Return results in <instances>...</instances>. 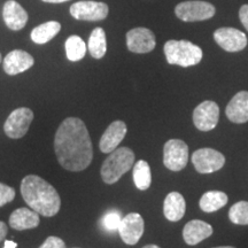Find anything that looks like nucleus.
<instances>
[{"label":"nucleus","mask_w":248,"mask_h":248,"mask_svg":"<svg viewBox=\"0 0 248 248\" xmlns=\"http://www.w3.org/2000/svg\"><path fill=\"white\" fill-rule=\"evenodd\" d=\"M156 45L153 31L147 28H135L126 33V46L133 53H150Z\"/></svg>","instance_id":"9b49d317"},{"label":"nucleus","mask_w":248,"mask_h":248,"mask_svg":"<svg viewBox=\"0 0 248 248\" xmlns=\"http://www.w3.org/2000/svg\"><path fill=\"white\" fill-rule=\"evenodd\" d=\"M228 203V195L221 191H208L201 197L199 206L204 213H214Z\"/></svg>","instance_id":"4be33fe9"},{"label":"nucleus","mask_w":248,"mask_h":248,"mask_svg":"<svg viewBox=\"0 0 248 248\" xmlns=\"http://www.w3.org/2000/svg\"><path fill=\"white\" fill-rule=\"evenodd\" d=\"M66 54L68 60L70 61H79L85 57L86 47L84 40L80 38L79 36H70L66 40Z\"/></svg>","instance_id":"393cba45"},{"label":"nucleus","mask_w":248,"mask_h":248,"mask_svg":"<svg viewBox=\"0 0 248 248\" xmlns=\"http://www.w3.org/2000/svg\"><path fill=\"white\" fill-rule=\"evenodd\" d=\"M15 198V190L11 186L0 183V207L13 201Z\"/></svg>","instance_id":"cd10ccee"},{"label":"nucleus","mask_w":248,"mask_h":248,"mask_svg":"<svg viewBox=\"0 0 248 248\" xmlns=\"http://www.w3.org/2000/svg\"><path fill=\"white\" fill-rule=\"evenodd\" d=\"M108 5L100 1H78L71 5L70 14L76 20L82 21H101L108 15Z\"/></svg>","instance_id":"1a4fd4ad"},{"label":"nucleus","mask_w":248,"mask_h":248,"mask_svg":"<svg viewBox=\"0 0 248 248\" xmlns=\"http://www.w3.org/2000/svg\"><path fill=\"white\" fill-rule=\"evenodd\" d=\"M126 131H128L126 124L123 121H114L113 123L109 124L99 141V147L102 153L109 154L115 151L125 137Z\"/></svg>","instance_id":"4468645a"},{"label":"nucleus","mask_w":248,"mask_h":248,"mask_svg":"<svg viewBox=\"0 0 248 248\" xmlns=\"http://www.w3.org/2000/svg\"><path fill=\"white\" fill-rule=\"evenodd\" d=\"M214 39L226 52H239L247 46L246 35L234 28H218L214 32Z\"/></svg>","instance_id":"ddd939ff"},{"label":"nucleus","mask_w":248,"mask_h":248,"mask_svg":"<svg viewBox=\"0 0 248 248\" xmlns=\"http://www.w3.org/2000/svg\"><path fill=\"white\" fill-rule=\"evenodd\" d=\"M225 114L233 123L248 122V91L238 92L226 106Z\"/></svg>","instance_id":"f3484780"},{"label":"nucleus","mask_w":248,"mask_h":248,"mask_svg":"<svg viewBox=\"0 0 248 248\" xmlns=\"http://www.w3.org/2000/svg\"><path fill=\"white\" fill-rule=\"evenodd\" d=\"M188 161V147L181 139H170L163 147V164L171 171H181Z\"/></svg>","instance_id":"423d86ee"},{"label":"nucleus","mask_w":248,"mask_h":248,"mask_svg":"<svg viewBox=\"0 0 248 248\" xmlns=\"http://www.w3.org/2000/svg\"><path fill=\"white\" fill-rule=\"evenodd\" d=\"M39 214L29 208H18L9 216V225L17 231L35 229L39 225Z\"/></svg>","instance_id":"6ab92c4d"},{"label":"nucleus","mask_w":248,"mask_h":248,"mask_svg":"<svg viewBox=\"0 0 248 248\" xmlns=\"http://www.w3.org/2000/svg\"><path fill=\"white\" fill-rule=\"evenodd\" d=\"M88 48L90 54L94 59H101L105 57L107 51V40L106 33L102 28H95L92 31L89 38Z\"/></svg>","instance_id":"5701e85b"},{"label":"nucleus","mask_w":248,"mask_h":248,"mask_svg":"<svg viewBox=\"0 0 248 248\" xmlns=\"http://www.w3.org/2000/svg\"><path fill=\"white\" fill-rule=\"evenodd\" d=\"M121 221H122L121 213L117 212V210H110L102 217L101 225L107 231H116L119 230Z\"/></svg>","instance_id":"bb28decb"},{"label":"nucleus","mask_w":248,"mask_h":248,"mask_svg":"<svg viewBox=\"0 0 248 248\" xmlns=\"http://www.w3.org/2000/svg\"><path fill=\"white\" fill-rule=\"evenodd\" d=\"M214 248H235V247H232V246H219V247H214Z\"/></svg>","instance_id":"f704fd0d"},{"label":"nucleus","mask_w":248,"mask_h":248,"mask_svg":"<svg viewBox=\"0 0 248 248\" xmlns=\"http://www.w3.org/2000/svg\"><path fill=\"white\" fill-rule=\"evenodd\" d=\"M135 163V153L128 147L116 148L109 153V156L101 166V178L106 184H114L125 172L132 168Z\"/></svg>","instance_id":"20e7f679"},{"label":"nucleus","mask_w":248,"mask_h":248,"mask_svg":"<svg viewBox=\"0 0 248 248\" xmlns=\"http://www.w3.org/2000/svg\"><path fill=\"white\" fill-rule=\"evenodd\" d=\"M213 234V226L208 223L200 221V219H193L186 223L183 229V238L184 241L190 246L198 245L201 241L209 238Z\"/></svg>","instance_id":"a211bd4d"},{"label":"nucleus","mask_w":248,"mask_h":248,"mask_svg":"<svg viewBox=\"0 0 248 248\" xmlns=\"http://www.w3.org/2000/svg\"><path fill=\"white\" fill-rule=\"evenodd\" d=\"M7 232H8V228L7 225H6V223L0 221V241L5 240L6 235H7Z\"/></svg>","instance_id":"7c9ffc66"},{"label":"nucleus","mask_w":248,"mask_h":248,"mask_svg":"<svg viewBox=\"0 0 248 248\" xmlns=\"http://www.w3.org/2000/svg\"><path fill=\"white\" fill-rule=\"evenodd\" d=\"M229 218L233 224L248 225V201H239L229 210Z\"/></svg>","instance_id":"a878e982"},{"label":"nucleus","mask_w":248,"mask_h":248,"mask_svg":"<svg viewBox=\"0 0 248 248\" xmlns=\"http://www.w3.org/2000/svg\"><path fill=\"white\" fill-rule=\"evenodd\" d=\"M142 248H161L157 246V245H146V246H144Z\"/></svg>","instance_id":"72a5a7b5"},{"label":"nucleus","mask_w":248,"mask_h":248,"mask_svg":"<svg viewBox=\"0 0 248 248\" xmlns=\"http://www.w3.org/2000/svg\"><path fill=\"white\" fill-rule=\"evenodd\" d=\"M239 20L248 31V5H243L239 9Z\"/></svg>","instance_id":"c756f323"},{"label":"nucleus","mask_w":248,"mask_h":248,"mask_svg":"<svg viewBox=\"0 0 248 248\" xmlns=\"http://www.w3.org/2000/svg\"><path fill=\"white\" fill-rule=\"evenodd\" d=\"M54 152L60 166L68 171H83L91 164L92 142L82 120L68 117L62 121L55 133Z\"/></svg>","instance_id":"f257e3e1"},{"label":"nucleus","mask_w":248,"mask_h":248,"mask_svg":"<svg viewBox=\"0 0 248 248\" xmlns=\"http://www.w3.org/2000/svg\"><path fill=\"white\" fill-rule=\"evenodd\" d=\"M39 248H66V244L61 238L51 235L42 244V246Z\"/></svg>","instance_id":"c85d7f7f"},{"label":"nucleus","mask_w":248,"mask_h":248,"mask_svg":"<svg viewBox=\"0 0 248 248\" xmlns=\"http://www.w3.org/2000/svg\"><path fill=\"white\" fill-rule=\"evenodd\" d=\"M186 202L184 197L178 192H170L163 202V213L170 222H178L185 215Z\"/></svg>","instance_id":"aec40b11"},{"label":"nucleus","mask_w":248,"mask_h":248,"mask_svg":"<svg viewBox=\"0 0 248 248\" xmlns=\"http://www.w3.org/2000/svg\"><path fill=\"white\" fill-rule=\"evenodd\" d=\"M219 119V108L215 101H203L198 105L193 111L195 128L200 131H210L215 129Z\"/></svg>","instance_id":"9d476101"},{"label":"nucleus","mask_w":248,"mask_h":248,"mask_svg":"<svg viewBox=\"0 0 248 248\" xmlns=\"http://www.w3.org/2000/svg\"><path fill=\"white\" fill-rule=\"evenodd\" d=\"M2 16L6 26L14 31L23 29L28 22L27 11L15 0H8L5 2Z\"/></svg>","instance_id":"dca6fc26"},{"label":"nucleus","mask_w":248,"mask_h":248,"mask_svg":"<svg viewBox=\"0 0 248 248\" xmlns=\"http://www.w3.org/2000/svg\"><path fill=\"white\" fill-rule=\"evenodd\" d=\"M21 194L28 206L39 215L52 217L60 210L61 198L58 191L39 176H26L21 182Z\"/></svg>","instance_id":"f03ea898"},{"label":"nucleus","mask_w":248,"mask_h":248,"mask_svg":"<svg viewBox=\"0 0 248 248\" xmlns=\"http://www.w3.org/2000/svg\"><path fill=\"white\" fill-rule=\"evenodd\" d=\"M216 9L212 4L201 0H191L178 4L175 7V14L184 22H198L212 18Z\"/></svg>","instance_id":"39448f33"},{"label":"nucleus","mask_w":248,"mask_h":248,"mask_svg":"<svg viewBox=\"0 0 248 248\" xmlns=\"http://www.w3.org/2000/svg\"><path fill=\"white\" fill-rule=\"evenodd\" d=\"M163 51L168 63L184 68L195 66L203 57L202 49L188 40H168Z\"/></svg>","instance_id":"7ed1b4c3"},{"label":"nucleus","mask_w":248,"mask_h":248,"mask_svg":"<svg viewBox=\"0 0 248 248\" xmlns=\"http://www.w3.org/2000/svg\"><path fill=\"white\" fill-rule=\"evenodd\" d=\"M144 230L145 222L140 214L130 213L122 217L117 231H119L121 239L126 245H136L144 234Z\"/></svg>","instance_id":"f8f14e48"},{"label":"nucleus","mask_w":248,"mask_h":248,"mask_svg":"<svg viewBox=\"0 0 248 248\" xmlns=\"http://www.w3.org/2000/svg\"><path fill=\"white\" fill-rule=\"evenodd\" d=\"M61 24L57 21H48L31 31V39L36 44H46L60 32Z\"/></svg>","instance_id":"412c9836"},{"label":"nucleus","mask_w":248,"mask_h":248,"mask_svg":"<svg viewBox=\"0 0 248 248\" xmlns=\"http://www.w3.org/2000/svg\"><path fill=\"white\" fill-rule=\"evenodd\" d=\"M133 182L136 187L140 191H146L150 188L152 183V173L150 164L146 161L139 160L133 167Z\"/></svg>","instance_id":"b1692460"},{"label":"nucleus","mask_w":248,"mask_h":248,"mask_svg":"<svg viewBox=\"0 0 248 248\" xmlns=\"http://www.w3.org/2000/svg\"><path fill=\"white\" fill-rule=\"evenodd\" d=\"M0 62H1V54H0Z\"/></svg>","instance_id":"c9c22d12"},{"label":"nucleus","mask_w":248,"mask_h":248,"mask_svg":"<svg viewBox=\"0 0 248 248\" xmlns=\"http://www.w3.org/2000/svg\"><path fill=\"white\" fill-rule=\"evenodd\" d=\"M33 63H35V59L32 58V55L22 49H14L6 55L2 66L7 75L14 76L30 69Z\"/></svg>","instance_id":"2eb2a0df"},{"label":"nucleus","mask_w":248,"mask_h":248,"mask_svg":"<svg viewBox=\"0 0 248 248\" xmlns=\"http://www.w3.org/2000/svg\"><path fill=\"white\" fill-rule=\"evenodd\" d=\"M16 247H17V244L14 243L13 240H6L5 241L4 248H16Z\"/></svg>","instance_id":"2f4dec72"},{"label":"nucleus","mask_w":248,"mask_h":248,"mask_svg":"<svg viewBox=\"0 0 248 248\" xmlns=\"http://www.w3.org/2000/svg\"><path fill=\"white\" fill-rule=\"evenodd\" d=\"M44 2H51V4H60V2H66L69 0H43Z\"/></svg>","instance_id":"473e14b6"},{"label":"nucleus","mask_w":248,"mask_h":248,"mask_svg":"<svg viewBox=\"0 0 248 248\" xmlns=\"http://www.w3.org/2000/svg\"><path fill=\"white\" fill-rule=\"evenodd\" d=\"M33 120V111L30 108L21 107L13 110L4 124L6 136L12 139H20L28 132Z\"/></svg>","instance_id":"0eeeda50"},{"label":"nucleus","mask_w":248,"mask_h":248,"mask_svg":"<svg viewBox=\"0 0 248 248\" xmlns=\"http://www.w3.org/2000/svg\"><path fill=\"white\" fill-rule=\"evenodd\" d=\"M192 163L198 172L212 173L223 168L225 156L221 152L213 148H200L192 155Z\"/></svg>","instance_id":"6e6552de"}]
</instances>
